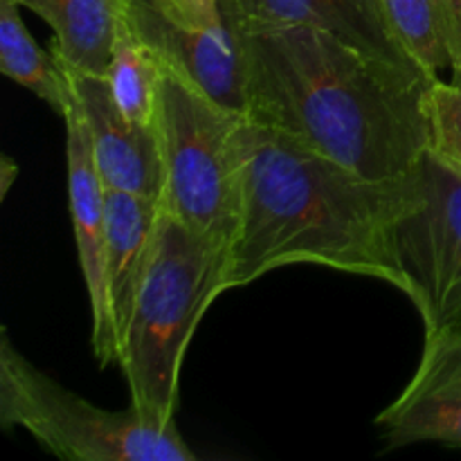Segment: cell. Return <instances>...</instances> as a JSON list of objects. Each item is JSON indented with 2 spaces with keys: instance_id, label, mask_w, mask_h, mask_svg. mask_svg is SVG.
Instances as JSON below:
<instances>
[{
  "instance_id": "obj_1",
  "label": "cell",
  "mask_w": 461,
  "mask_h": 461,
  "mask_svg": "<svg viewBox=\"0 0 461 461\" xmlns=\"http://www.w3.org/2000/svg\"><path fill=\"white\" fill-rule=\"evenodd\" d=\"M246 115L369 180H403L428 151L432 77L311 25L234 32Z\"/></svg>"
},
{
  "instance_id": "obj_2",
  "label": "cell",
  "mask_w": 461,
  "mask_h": 461,
  "mask_svg": "<svg viewBox=\"0 0 461 461\" xmlns=\"http://www.w3.org/2000/svg\"><path fill=\"white\" fill-rule=\"evenodd\" d=\"M237 232L228 291L284 266L311 264L408 291L392 228L412 194L403 180H369L243 115L234 131Z\"/></svg>"
},
{
  "instance_id": "obj_3",
  "label": "cell",
  "mask_w": 461,
  "mask_h": 461,
  "mask_svg": "<svg viewBox=\"0 0 461 461\" xmlns=\"http://www.w3.org/2000/svg\"><path fill=\"white\" fill-rule=\"evenodd\" d=\"M230 250L160 207L117 351L131 405L158 428L176 423L180 372L194 331L228 291Z\"/></svg>"
},
{
  "instance_id": "obj_4",
  "label": "cell",
  "mask_w": 461,
  "mask_h": 461,
  "mask_svg": "<svg viewBox=\"0 0 461 461\" xmlns=\"http://www.w3.org/2000/svg\"><path fill=\"white\" fill-rule=\"evenodd\" d=\"M0 426L21 428L66 461H194L176 423L158 428L133 405L104 410L32 365L0 333Z\"/></svg>"
},
{
  "instance_id": "obj_5",
  "label": "cell",
  "mask_w": 461,
  "mask_h": 461,
  "mask_svg": "<svg viewBox=\"0 0 461 461\" xmlns=\"http://www.w3.org/2000/svg\"><path fill=\"white\" fill-rule=\"evenodd\" d=\"M243 115L162 68L156 106L165 174L160 207L228 250L241 203L234 131Z\"/></svg>"
},
{
  "instance_id": "obj_6",
  "label": "cell",
  "mask_w": 461,
  "mask_h": 461,
  "mask_svg": "<svg viewBox=\"0 0 461 461\" xmlns=\"http://www.w3.org/2000/svg\"><path fill=\"white\" fill-rule=\"evenodd\" d=\"M392 243L426 333L461 329V174L430 151L414 169Z\"/></svg>"
},
{
  "instance_id": "obj_7",
  "label": "cell",
  "mask_w": 461,
  "mask_h": 461,
  "mask_svg": "<svg viewBox=\"0 0 461 461\" xmlns=\"http://www.w3.org/2000/svg\"><path fill=\"white\" fill-rule=\"evenodd\" d=\"M126 16L162 68L187 79L221 106L237 113L248 111L241 52L228 23L185 25L158 0H129Z\"/></svg>"
},
{
  "instance_id": "obj_8",
  "label": "cell",
  "mask_w": 461,
  "mask_h": 461,
  "mask_svg": "<svg viewBox=\"0 0 461 461\" xmlns=\"http://www.w3.org/2000/svg\"><path fill=\"white\" fill-rule=\"evenodd\" d=\"M376 426L390 450L414 444L461 448V329L426 333L417 372Z\"/></svg>"
},
{
  "instance_id": "obj_9",
  "label": "cell",
  "mask_w": 461,
  "mask_h": 461,
  "mask_svg": "<svg viewBox=\"0 0 461 461\" xmlns=\"http://www.w3.org/2000/svg\"><path fill=\"white\" fill-rule=\"evenodd\" d=\"M75 104L88 131L95 165L108 189L160 201L162 174L156 126L131 120L117 104L106 77L68 70Z\"/></svg>"
},
{
  "instance_id": "obj_10",
  "label": "cell",
  "mask_w": 461,
  "mask_h": 461,
  "mask_svg": "<svg viewBox=\"0 0 461 461\" xmlns=\"http://www.w3.org/2000/svg\"><path fill=\"white\" fill-rule=\"evenodd\" d=\"M221 12L232 32L311 25L369 57L423 72L396 36L383 0H221Z\"/></svg>"
},
{
  "instance_id": "obj_11",
  "label": "cell",
  "mask_w": 461,
  "mask_h": 461,
  "mask_svg": "<svg viewBox=\"0 0 461 461\" xmlns=\"http://www.w3.org/2000/svg\"><path fill=\"white\" fill-rule=\"evenodd\" d=\"M66 122V160H68V198L75 228L77 252H79L81 273L90 300L93 318V351L102 367L117 363L115 345L111 338L106 297V185L95 165L81 113L72 102Z\"/></svg>"
},
{
  "instance_id": "obj_12",
  "label": "cell",
  "mask_w": 461,
  "mask_h": 461,
  "mask_svg": "<svg viewBox=\"0 0 461 461\" xmlns=\"http://www.w3.org/2000/svg\"><path fill=\"white\" fill-rule=\"evenodd\" d=\"M160 201L106 187V297L115 354L156 232Z\"/></svg>"
},
{
  "instance_id": "obj_13",
  "label": "cell",
  "mask_w": 461,
  "mask_h": 461,
  "mask_svg": "<svg viewBox=\"0 0 461 461\" xmlns=\"http://www.w3.org/2000/svg\"><path fill=\"white\" fill-rule=\"evenodd\" d=\"M52 27V54L68 70L106 77L129 0H21Z\"/></svg>"
},
{
  "instance_id": "obj_14",
  "label": "cell",
  "mask_w": 461,
  "mask_h": 461,
  "mask_svg": "<svg viewBox=\"0 0 461 461\" xmlns=\"http://www.w3.org/2000/svg\"><path fill=\"white\" fill-rule=\"evenodd\" d=\"M18 9L16 0H0V70L66 117L75 102L70 81L57 57L32 39Z\"/></svg>"
},
{
  "instance_id": "obj_15",
  "label": "cell",
  "mask_w": 461,
  "mask_h": 461,
  "mask_svg": "<svg viewBox=\"0 0 461 461\" xmlns=\"http://www.w3.org/2000/svg\"><path fill=\"white\" fill-rule=\"evenodd\" d=\"M160 75V61L147 48V43L135 34L129 16H126L120 27V34H117L106 79L120 108L131 120L156 126Z\"/></svg>"
},
{
  "instance_id": "obj_16",
  "label": "cell",
  "mask_w": 461,
  "mask_h": 461,
  "mask_svg": "<svg viewBox=\"0 0 461 461\" xmlns=\"http://www.w3.org/2000/svg\"><path fill=\"white\" fill-rule=\"evenodd\" d=\"M410 57L419 63L426 75L439 79L450 70L448 25H446L444 0H383Z\"/></svg>"
},
{
  "instance_id": "obj_17",
  "label": "cell",
  "mask_w": 461,
  "mask_h": 461,
  "mask_svg": "<svg viewBox=\"0 0 461 461\" xmlns=\"http://www.w3.org/2000/svg\"><path fill=\"white\" fill-rule=\"evenodd\" d=\"M428 151L461 174V84L435 79L426 93Z\"/></svg>"
},
{
  "instance_id": "obj_18",
  "label": "cell",
  "mask_w": 461,
  "mask_h": 461,
  "mask_svg": "<svg viewBox=\"0 0 461 461\" xmlns=\"http://www.w3.org/2000/svg\"><path fill=\"white\" fill-rule=\"evenodd\" d=\"M171 16L192 27H212L223 23L221 0H158Z\"/></svg>"
},
{
  "instance_id": "obj_19",
  "label": "cell",
  "mask_w": 461,
  "mask_h": 461,
  "mask_svg": "<svg viewBox=\"0 0 461 461\" xmlns=\"http://www.w3.org/2000/svg\"><path fill=\"white\" fill-rule=\"evenodd\" d=\"M0 162H3V185H0V189H3V196H7L9 187H12L14 178H16L18 174V165L7 156V153L0 158Z\"/></svg>"
},
{
  "instance_id": "obj_20",
  "label": "cell",
  "mask_w": 461,
  "mask_h": 461,
  "mask_svg": "<svg viewBox=\"0 0 461 461\" xmlns=\"http://www.w3.org/2000/svg\"><path fill=\"white\" fill-rule=\"evenodd\" d=\"M16 3H18V5H21V0H16Z\"/></svg>"
}]
</instances>
